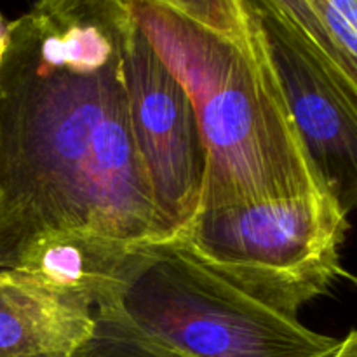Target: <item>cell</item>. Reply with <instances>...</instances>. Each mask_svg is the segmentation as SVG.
<instances>
[{"instance_id": "cell-13", "label": "cell", "mask_w": 357, "mask_h": 357, "mask_svg": "<svg viewBox=\"0 0 357 357\" xmlns=\"http://www.w3.org/2000/svg\"><path fill=\"white\" fill-rule=\"evenodd\" d=\"M335 357H357V335L354 330L349 331V335L342 342L340 351L335 354Z\"/></svg>"}, {"instance_id": "cell-11", "label": "cell", "mask_w": 357, "mask_h": 357, "mask_svg": "<svg viewBox=\"0 0 357 357\" xmlns=\"http://www.w3.org/2000/svg\"><path fill=\"white\" fill-rule=\"evenodd\" d=\"M126 3L128 0H119ZM230 38L243 37L248 28L246 0H153Z\"/></svg>"}, {"instance_id": "cell-12", "label": "cell", "mask_w": 357, "mask_h": 357, "mask_svg": "<svg viewBox=\"0 0 357 357\" xmlns=\"http://www.w3.org/2000/svg\"><path fill=\"white\" fill-rule=\"evenodd\" d=\"M351 73L357 75V0H305Z\"/></svg>"}, {"instance_id": "cell-6", "label": "cell", "mask_w": 357, "mask_h": 357, "mask_svg": "<svg viewBox=\"0 0 357 357\" xmlns=\"http://www.w3.org/2000/svg\"><path fill=\"white\" fill-rule=\"evenodd\" d=\"M258 14L296 128L328 187L351 213L357 201V86Z\"/></svg>"}, {"instance_id": "cell-7", "label": "cell", "mask_w": 357, "mask_h": 357, "mask_svg": "<svg viewBox=\"0 0 357 357\" xmlns=\"http://www.w3.org/2000/svg\"><path fill=\"white\" fill-rule=\"evenodd\" d=\"M94 326L84 300L0 272V357H72Z\"/></svg>"}, {"instance_id": "cell-14", "label": "cell", "mask_w": 357, "mask_h": 357, "mask_svg": "<svg viewBox=\"0 0 357 357\" xmlns=\"http://www.w3.org/2000/svg\"><path fill=\"white\" fill-rule=\"evenodd\" d=\"M7 37H9V21L0 13V65H2L3 52H6L7 47Z\"/></svg>"}, {"instance_id": "cell-2", "label": "cell", "mask_w": 357, "mask_h": 357, "mask_svg": "<svg viewBox=\"0 0 357 357\" xmlns=\"http://www.w3.org/2000/svg\"><path fill=\"white\" fill-rule=\"evenodd\" d=\"M126 6L194 105L208 157L201 211L333 195L296 128L250 0L248 28L239 38L153 0Z\"/></svg>"}, {"instance_id": "cell-3", "label": "cell", "mask_w": 357, "mask_h": 357, "mask_svg": "<svg viewBox=\"0 0 357 357\" xmlns=\"http://www.w3.org/2000/svg\"><path fill=\"white\" fill-rule=\"evenodd\" d=\"M121 309L188 357H335L344 342L265 305L178 241L143 250Z\"/></svg>"}, {"instance_id": "cell-4", "label": "cell", "mask_w": 357, "mask_h": 357, "mask_svg": "<svg viewBox=\"0 0 357 357\" xmlns=\"http://www.w3.org/2000/svg\"><path fill=\"white\" fill-rule=\"evenodd\" d=\"M349 211L333 195H302L199 213L178 237L188 251L257 300L298 316L340 278Z\"/></svg>"}, {"instance_id": "cell-9", "label": "cell", "mask_w": 357, "mask_h": 357, "mask_svg": "<svg viewBox=\"0 0 357 357\" xmlns=\"http://www.w3.org/2000/svg\"><path fill=\"white\" fill-rule=\"evenodd\" d=\"M94 319L93 335L72 357H188L136 326L121 305L96 309Z\"/></svg>"}, {"instance_id": "cell-10", "label": "cell", "mask_w": 357, "mask_h": 357, "mask_svg": "<svg viewBox=\"0 0 357 357\" xmlns=\"http://www.w3.org/2000/svg\"><path fill=\"white\" fill-rule=\"evenodd\" d=\"M265 17L274 21L286 33L309 49L331 72L357 86V75L351 73L331 38L321 26L305 0H250Z\"/></svg>"}, {"instance_id": "cell-8", "label": "cell", "mask_w": 357, "mask_h": 357, "mask_svg": "<svg viewBox=\"0 0 357 357\" xmlns=\"http://www.w3.org/2000/svg\"><path fill=\"white\" fill-rule=\"evenodd\" d=\"M145 248L131 250L98 237L52 234L28 248L16 267L6 272L77 296L94 310L119 307Z\"/></svg>"}, {"instance_id": "cell-5", "label": "cell", "mask_w": 357, "mask_h": 357, "mask_svg": "<svg viewBox=\"0 0 357 357\" xmlns=\"http://www.w3.org/2000/svg\"><path fill=\"white\" fill-rule=\"evenodd\" d=\"M124 82L138 153L149 176L164 243L183 236L201 213L206 149L190 96L132 24Z\"/></svg>"}, {"instance_id": "cell-1", "label": "cell", "mask_w": 357, "mask_h": 357, "mask_svg": "<svg viewBox=\"0 0 357 357\" xmlns=\"http://www.w3.org/2000/svg\"><path fill=\"white\" fill-rule=\"evenodd\" d=\"M135 20L119 0H37L0 65V272L38 239L164 243L124 82Z\"/></svg>"}]
</instances>
